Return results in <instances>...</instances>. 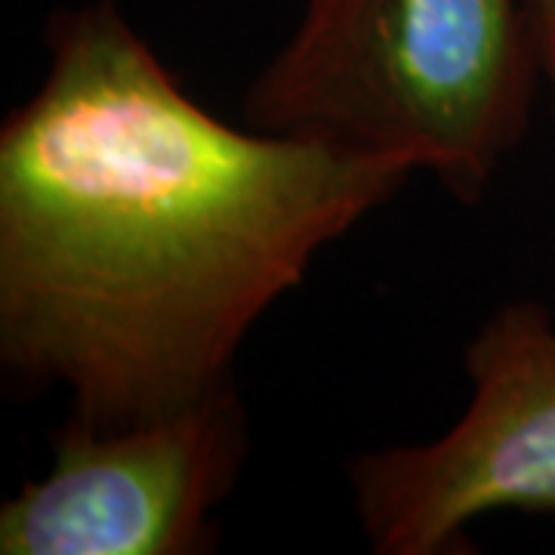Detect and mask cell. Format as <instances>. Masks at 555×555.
Returning a JSON list of instances; mask_svg holds the SVG:
<instances>
[{"label": "cell", "mask_w": 555, "mask_h": 555, "mask_svg": "<svg viewBox=\"0 0 555 555\" xmlns=\"http://www.w3.org/2000/svg\"><path fill=\"white\" fill-rule=\"evenodd\" d=\"M250 454L235 383L118 426L68 414L50 466L0 506V555H198Z\"/></svg>", "instance_id": "obj_4"}, {"label": "cell", "mask_w": 555, "mask_h": 555, "mask_svg": "<svg viewBox=\"0 0 555 555\" xmlns=\"http://www.w3.org/2000/svg\"><path fill=\"white\" fill-rule=\"evenodd\" d=\"M540 87L531 0H306L247 87L244 120L408 160L478 204L528 133Z\"/></svg>", "instance_id": "obj_2"}, {"label": "cell", "mask_w": 555, "mask_h": 555, "mask_svg": "<svg viewBox=\"0 0 555 555\" xmlns=\"http://www.w3.org/2000/svg\"><path fill=\"white\" fill-rule=\"evenodd\" d=\"M537 22V38H540V53H543V68H546V93L553 105L555 118V0H531Z\"/></svg>", "instance_id": "obj_5"}, {"label": "cell", "mask_w": 555, "mask_h": 555, "mask_svg": "<svg viewBox=\"0 0 555 555\" xmlns=\"http://www.w3.org/2000/svg\"><path fill=\"white\" fill-rule=\"evenodd\" d=\"M43 40L0 124V371L83 423L232 386L259 321L416 173L217 118L120 0L60 7Z\"/></svg>", "instance_id": "obj_1"}, {"label": "cell", "mask_w": 555, "mask_h": 555, "mask_svg": "<svg viewBox=\"0 0 555 555\" xmlns=\"http://www.w3.org/2000/svg\"><path fill=\"white\" fill-rule=\"evenodd\" d=\"M469 401L429 441L346 466L358 528L377 555H456L496 513L555 521V318L518 297L466 343Z\"/></svg>", "instance_id": "obj_3"}]
</instances>
